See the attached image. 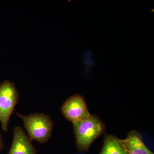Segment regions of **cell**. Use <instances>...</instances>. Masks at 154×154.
I'll return each mask as SVG.
<instances>
[{"mask_svg":"<svg viewBox=\"0 0 154 154\" xmlns=\"http://www.w3.org/2000/svg\"><path fill=\"white\" fill-rule=\"evenodd\" d=\"M78 150L87 152L94 140L104 132L105 125L96 116L72 123Z\"/></svg>","mask_w":154,"mask_h":154,"instance_id":"1","label":"cell"},{"mask_svg":"<svg viewBox=\"0 0 154 154\" xmlns=\"http://www.w3.org/2000/svg\"><path fill=\"white\" fill-rule=\"evenodd\" d=\"M23 121L28 137L41 143H46L51 137L54 122L51 116L43 113H33L27 116L16 112Z\"/></svg>","mask_w":154,"mask_h":154,"instance_id":"2","label":"cell"},{"mask_svg":"<svg viewBox=\"0 0 154 154\" xmlns=\"http://www.w3.org/2000/svg\"><path fill=\"white\" fill-rule=\"evenodd\" d=\"M19 99V92L14 83L4 81L0 85V122L3 131L8 132L10 118Z\"/></svg>","mask_w":154,"mask_h":154,"instance_id":"3","label":"cell"},{"mask_svg":"<svg viewBox=\"0 0 154 154\" xmlns=\"http://www.w3.org/2000/svg\"><path fill=\"white\" fill-rule=\"evenodd\" d=\"M61 110L64 116L72 123L86 119L91 115L85 98L80 94L73 95L67 99Z\"/></svg>","mask_w":154,"mask_h":154,"instance_id":"4","label":"cell"},{"mask_svg":"<svg viewBox=\"0 0 154 154\" xmlns=\"http://www.w3.org/2000/svg\"><path fill=\"white\" fill-rule=\"evenodd\" d=\"M36 150L21 127L14 129V138L8 154H36Z\"/></svg>","mask_w":154,"mask_h":154,"instance_id":"5","label":"cell"},{"mask_svg":"<svg viewBox=\"0 0 154 154\" xmlns=\"http://www.w3.org/2000/svg\"><path fill=\"white\" fill-rule=\"evenodd\" d=\"M122 143L128 154H154L144 143L140 134L131 131Z\"/></svg>","mask_w":154,"mask_h":154,"instance_id":"6","label":"cell"},{"mask_svg":"<svg viewBox=\"0 0 154 154\" xmlns=\"http://www.w3.org/2000/svg\"><path fill=\"white\" fill-rule=\"evenodd\" d=\"M99 154H128L122 143V139L113 135L105 136L103 147Z\"/></svg>","mask_w":154,"mask_h":154,"instance_id":"7","label":"cell"},{"mask_svg":"<svg viewBox=\"0 0 154 154\" xmlns=\"http://www.w3.org/2000/svg\"><path fill=\"white\" fill-rule=\"evenodd\" d=\"M4 144L2 139V134H0V152L4 149Z\"/></svg>","mask_w":154,"mask_h":154,"instance_id":"8","label":"cell"}]
</instances>
